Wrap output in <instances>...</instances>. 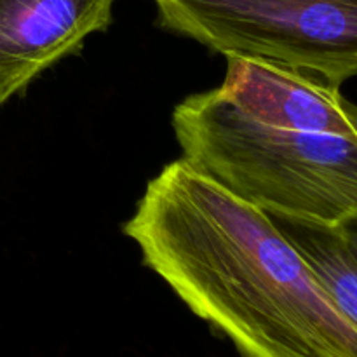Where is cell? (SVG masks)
I'll list each match as a JSON object with an SVG mask.
<instances>
[{
  "label": "cell",
  "mask_w": 357,
  "mask_h": 357,
  "mask_svg": "<svg viewBox=\"0 0 357 357\" xmlns=\"http://www.w3.org/2000/svg\"><path fill=\"white\" fill-rule=\"evenodd\" d=\"M115 0H0V105L112 23Z\"/></svg>",
  "instance_id": "4"
},
{
  "label": "cell",
  "mask_w": 357,
  "mask_h": 357,
  "mask_svg": "<svg viewBox=\"0 0 357 357\" xmlns=\"http://www.w3.org/2000/svg\"><path fill=\"white\" fill-rule=\"evenodd\" d=\"M220 91L264 124L357 138V105L340 87L279 63L227 56Z\"/></svg>",
  "instance_id": "5"
},
{
  "label": "cell",
  "mask_w": 357,
  "mask_h": 357,
  "mask_svg": "<svg viewBox=\"0 0 357 357\" xmlns=\"http://www.w3.org/2000/svg\"><path fill=\"white\" fill-rule=\"evenodd\" d=\"M124 234L243 357H357V326L272 216L183 157L146 183Z\"/></svg>",
  "instance_id": "1"
},
{
  "label": "cell",
  "mask_w": 357,
  "mask_h": 357,
  "mask_svg": "<svg viewBox=\"0 0 357 357\" xmlns=\"http://www.w3.org/2000/svg\"><path fill=\"white\" fill-rule=\"evenodd\" d=\"M167 30L342 87L357 77V0H153Z\"/></svg>",
  "instance_id": "3"
},
{
  "label": "cell",
  "mask_w": 357,
  "mask_h": 357,
  "mask_svg": "<svg viewBox=\"0 0 357 357\" xmlns=\"http://www.w3.org/2000/svg\"><path fill=\"white\" fill-rule=\"evenodd\" d=\"M272 220L302 253L335 305L357 326V261L340 230L274 216Z\"/></svg>",
  "instance_id": "6"
},
{
  "label": "cell",
  "mask_w": 357,
  "mask_h": 357,
  "mask_svg": "<svg viewBox=\"0 0 357 357\" xmlns=\"http://www.w3.org/2000/svg\"><path fill=\"white\" fill-rule=\"evenodd\" d=\"M338 230H340L349 251H351L352 257H354L357 261V215L349 218L345 223H342V225L338 227Z\"/></svg>",
  "instance_id": "7"
},
{
  "label": "cell",
  "mask_w": 357,
  "mask_h": 357,
  "mask_svg": "<svg viewBox=\"0 0 357 357\" xmlns=\"http://www.w3.org/2000/svg\"><path fill=\"white\" fill-rule=\"evenodd\" d=\"M183 159L274 218L338 229L357 215V138L274 128L220 87L171 117Z\"/></svg>",
  "instance_id": "2"
}]
</instances>
